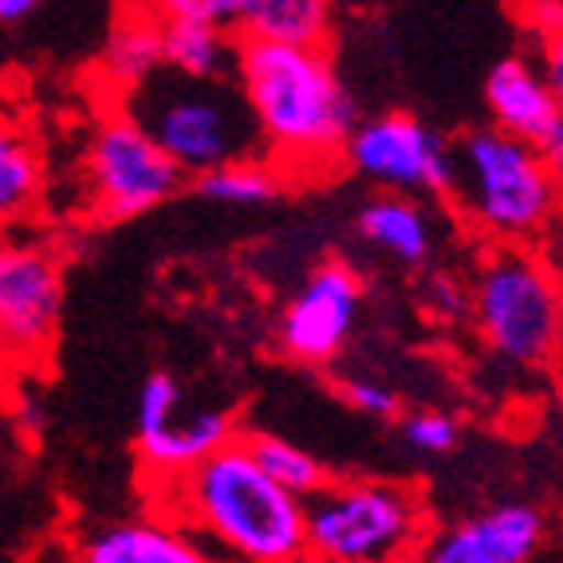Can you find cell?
I'll return each mask as SVG.
<instances>
[{
	"mask_svg": "<svg viewBox=\"0 0 563 563\" xmlns=\"http://www.w3.org/2000/svg\"><path fill=\"white\" fill-rule=\"evenodd\" d=\"M158 481L166 517L209 540L213 555L249 563L308 560V505L264 470L244 438Z\"/></svg>",
	"mask_w": 563,
	"mask_h": 563,
	"instance_id": "1",
	"label": "cell"
},
{
	"mask_svg": "<svg viewBox=\"0 0 563 563\" xmlns=\"http://www.w3.org/2000/svg\"><path fill=\"white\" fill-rule=\"evenodd\" d=\"M236 84L261 122L268 158L284 166H311L347 151L358 119L328 47L244 36Z\"/></svg>",
	"mask_w": 563,
	"mask_h": 563,
	"instance_id": "2",
	"label": "cell"
},
{
	"mask_svg": "<svg viewBox=\"0 0 563 563\" xmlns=\"http://www.w3.org/2000/svg\"><path fill=\"white\" fill-rule=\"evenodd\" d=\"M461 217L493 241L532 244L560 221L563 181L548 169L532 139L481 126L453 146V189Z\"/></svg>",
	"mask_w": 563,
	"mask_h": 563,
	"instance_id": "3",
	"label": "cell"
},
{
	"mask_svg": "<svg viewBox=\"0 0 563 563\" xmlns=\"http://www.w3.org/2000/svg\"><path fill=\"white\" fill-rule=\"evenodd\" d=\"M126 111L194 178L225 162L268 154L261 122L236 79H194L162 67L146 84L126 91Z\"/></svg>",
	"mask_w": 563,
	"mask_h": 563,
	"instance_id": "4",
	"label": "cell"
},
{
	"mask_svg": "<svg viewBox=\"0 0 563 563\" xmlns=\"http://www.w3.org/2000/svg\"><path fill=\"white\" fill-rule=\"evenodd\" d=\"M473 323L488 355L520 371L555 358L563 339V276L532 244L497 241L470 284Z\"/></svg>",
	"mask_w": 563,
	"mask_h": 563,
	"instance_id": "5",
	"label": "cell"
},
{
	"mask_svg": "<svg viewBox=\"0 0 563 563\" xmlns=\"http://www.w3.org/2000/svg\"><path fill=\"white\" fill-rule=\"evenodd\" d=\"M308 505V555L328 563H383L422 555L426 505L398 481H328Z\"/></svg>",
	"mask_w": 563,
	"mask_h": 563,
	"instance_id": "6",
	"label": "cell"
},
{
	"mask_svg": "<svg viewBox=\"0 0 563 563\" xmlns=\"http://www.w3.org/2000/svg\"><path fill=\"white\" fill-rule=\"evenodd\" d=\"M186 169L169 158V151L154 139L126 107L91 131L87 142V181L91 206L99 221H131L158 209L181 189Z\"/></svg>",
	"mask_w": 563,
	"mask_h": 563,
	"instance_id": "7",
	"label": "cell"
},
{
	"mask_svg": "<svg viewBox=\"0 0 563 563\" xmlns=\"http://www.w3.org/2000/svg\"><path fill=\"white\" fill-rule=\"evenodd\" d=\"M343 158L358 178L383 189H398V194L445 198L453 189V146L438 131H430L422 119L402 111L358 122Z\"/></svg>",
	"mask_w": 563,
	"mask_h": 563,
	"instance_id": "8",
	"label": "cell"
},
{
	"mask_svg": "<svg viewBox=\"0 0 563 563\" xmlns=\"http://www.w3.org/2000/svg\"><path fill=\"white\" fill-rule=\"evenodd\" d=\"M64 316L59 256L36 241H9L0 253V335L9 358L47 355Z\"/></svg>",
	"mask_w": 563,
	"mask_h": 563,
	"instance_id": "9",
	"label": "cell"
},
{
	"mask_svg": "<svg viewBox=\"0 0 563 563\" xmlns=\"http://www.w3.org/2000/svg\"><path fill=\"white\" fill-rule=\"evenodd\" d=\"M358 300H363V280H358L355 268L347 261H323L284 311V355L300 358V363L335 358L347 343L351 328H355Z\"/></svg>",
	"mask_w": 563,
	"mask_h": 563,
	"instance_id": "10",
	"label": "cell"
},
{
	"mask_svg": "<svg viewBox=\"0 0 563 563\" xmlns=\"http://www.w3.org/2000/svg\"><path fill=\"white\" fill-rule=\"evenodd\" d=\"M548 540V520L536 505L508 500L481 512V517L457 520L453 528L430 532L422 544V560L433 563H528L540 555Z\"/></svg>",
	"mask_w": 563,
	"mask_h": 563,
	"instance_id": "11",
	"label": "cell"
},
{
	"mask_svg": "<svg viewBox=\"0 0 563 563\" xmlns=\"http://www.w3.org/2000/svg\"><path fill=\"white\" fill-rule=\"evenodd\" d=\"M186 525L169 517L151 520H119L99 532L84 536L79 555L87 563H201L213 560V548L198 544Z\"/></svg>",
	"mask_w": 563,
	"mask_h": 563,
	"instance_id": "12",
	"label": "cell"
},
{
	"mask_svg": "<svg viewBox=\"0 0 563 563\" xmlns=\"http://www.w3.org/2000/svg\"><path fill=\"white\" fill-rule=\"evenodd\" d=\"M485 103L497 126H505V131L520 134V139H532V142L563 114L540 59H528V56L500 59V64L488 71Z\"/></svg>",
	"mask_w": 563,
	"mask_h": 563,
	"instance_id": "13",
	"label": "cell"
},
{
	"mask_svg": "<svg viewBox=\"0 0 563 563\" xmlns=\"http://www.w3.org/2000/svg\"><path fill=\"white\" fill-rule=\"evenodd\" d=\"M236 438V422L229 410H198L189 418H174L166 430L142 433L139 438V457L154 477H174V473L198 465L213 450Z\"/></svg>",
	"mask_w": 563,
	"mask_h": 563,
	"instance_id": "14",
	"label": "cell"
},
{
	"mask_svg": "<svg viewBox=\"0 0 563 563\" xmlns=\"http://www.w3.org/2000/svg\"><path fill=\"white\" fill-rule=\"evenodd\" d=\"M358 236L366 244H375L383 253H390L398 264H418L430 261L433 253V221L422 206L398 189L383 194V198H371L358 209Z\"/></svg>",
	"mask_w": 563,
	"mask_h": 563,
	"instance_id": "15",
	"label": "cell"
},
{
	"mask_svg": "<svg viewBox=\"0 0 563 563\" xmlns=\"http://www.w3.org/2000/svg\"><path fill=\"white\" fill-rule=\"evenodd\" d=\"M166 40V67L194 79H236L241 44L229 36V29L198 24V20H162Z\"/></svg>",
	"mask_w": 563,
	"mask_h": 563,
	"instance_id": "16",
	"label": "cell"
},
{
	"mask_svg": "<svg viewBox=\"0 0 563 563\" xmlns=\"http://www.w3.org/2000/svg\"><path fill=\"white\" fill-rule=\"evenodd\" d=\"M335 9L331 0H249L244 32L280 44H311L328 47Z\"/></svg>",
	"mask_w": 563,
	"mask_h": 563,
	"instance_id": "17",
	"label": "cell"
},
{
	"mask_svg": "<svg viewBox=\"0 0 563 563\" xmlns=\"http://www.w3.org/2000/svg\"><path fill=\"white\" fill-rule=\"evenodd\" d=\"M166 67V40H162V16H131L111 32L103 52V76L119 91H134L139 84Z\"/></svg>",
	"mask_w": 563,
	"mask_h": 563,
	"instance_id": "18",
	"label": "cell"
},
{
	"mask_svg": "<svg viewBox=\"0 0 563 563\" xmlns=\"http://www.w3.org/2000/svg\"><path fill=\"white\" fill-rule=\"evenodd\" d=\"M198 194L217 206H236V209H256L273 206L284 194V178L276 169L264 166V158H244L225 162V166L198 174Z\"/></svg>",
	"mask_w": 563,
	"mask_h": 563,
	"instance_id": "19",
	"label": "cell"
},
{
	"mask_svg": "<svg viewBox=\"0 0 563 563\" xmlns=\"http://www.w3.org/2000/svg\"><path fill=\"white\" fill-rule=\"evenodd\" d=\"M244 442H249V450H253V457L261 461L264 470L273 473L284 488H291L296 497H303V500L316 497V493L331 481L328 470H323L308 450L284 442V438H276V433H244Z\"/></svg>",
	"mask_w": 563,
	"mask_h": 563,
	"instance_id": "20",
	"label": "cell"
},
{
	"mask_svg": "<svg viewBox=\"0 0 563 563\" xmlns=\"http://www.w3.org/2000/svg\"><path fill=\"white\" fill-rule=\"evenodd\" d=\"M40 194V154L24 134L9 131L0 134V213L4 221H16L29 213Z\"/></svg>",
	"mask_w": 563,
	"mask_h": 563,
	"instance_id": "21",
	"label": "cell"
},
{
	"mask_svg": "<svg viewBox=\"0 0 563 563\" xmlns=\"http://www.w3.org/2000/svg\"><path fill=\"white\" fill-rule=\"evenodd\" d=\"M154 16L162 20H198L217 29H244L249 0H151Z\"/></svg>",
	"mask_w": 563,
	"mask_h": 563,
	"instance_id": "22",
	"label": "cell"
},
{
	"mask_svg": "<svg viewBox=\"0 0 563 563\" xmlns=\"http://www.w3.org/2000/svg\"><path fill=\"white\" fill-rule=\"evenodd\" d=\"M181 410V386L169 375H151L139 390V410H134V426L142 433H158L166 430Z\"/></svg>",
	"mask_w": 563,
	"mask_h": 563,
	"instance_id": "23",
	"label": "cell"
},
{
	"mask_svg": "<svg viewBox=\"0 0 563 563\" xmlns=\"http://www.w3.org/2000/svg\"><path fill=\"white\" fill-rule=\"evenodd\" d=\"M461 438V426L442 410H418L402 418V442L418 453H450Z\"/></svg>",
	"mask_w": 563,
	"mask_h": 563,
	"instance_id": "24",
	"label": "cell"
},
{
	"mask_svg": "<svg viewBox=\"0 0 563 563\" xmlns=\"http://www.w3.org/2000/svg\"><path fill=\"white\" fill-rule=\"evenodd\" d=\"M339 395L347 398L351 410L371 413V418H383V422L398 418V410H402V398H398L395 386L383 383V378H371V375L339 378Z\"/></svg>",
	"mask_w": 563,
	"mask_h": 563,
	"instance_id": "25",
	"label": "cell"
},
{
	"mask_svg": "<svg viewBox=\"0 0 563 563\" xmlns=\"http://www.w3.org/2000/svg\"><path fill=\"white\" fill-rule=\"evenodd\" d=\"M536 59H540L548 84H552L555 99H560V107H563V29L540 36V52H536Z\"/></svg>",
	"mask_w": 563,
	"mask_h": 563,
	"instance_id": "26",
	"label": "cell"
},
{
	"mask_svg": "<svg viewBox=\"0 0 563 563\" xmlns=\"http://www.w3.org/2000/svg\"><path fill=\"white\" fill-rule=\"evenodd\" d=\"M536 151L544 154L548 169H552L555 178L563 181V114L552 122V126H548L544 134H540V139H536Z\"/></svg>",
	"mask_w": 563,
	"mask_h": 563,
	"instance_id": "27",
	"label": "cell"
},
{
	"mask_svg": "<svg viewBox=\"0 0 563 563\" xmlns=\"http://www.w3.org/2000/svg\"><path fill=\"white\" fill-rule=\"evenodd\" d=\"M40 4H44V0H0V20H4V24H20V20H29Z\"/></svg>",
	"mask_w": 563,
	"mask_h": 563,
	"instance_id": "28",
	"label": "cell"
},
{
	"mask_svg": "<svg viewBox=\"0 0 563 563\" xmlns=\"http://www.w3.org/2000/svg\"><path fill=\"white\" fill-rule=\"evenodd\" d=\"M552 366L560 371V378H563V339H560V347H555V358H552Z\"/></svg>",
	"mask_w": 563,
	"mask_h": 563,
	"instance_id": "29",
	"label": "cell"
},
{
	"mask_svg": "<svg viewBox=\"0 0 563 563\" xmlns=\"http://www.w3.org/2000/svg\"><path fill=\"white\" fill-rule=\"evenodd\" d=\"M555 241H560V253H563V209H560V221H555Z\"/></svg>",
	"mask_w": 563,
	"mask_h": 563,
	"instance_id": "30",
	"label": "cell"
}]
</instances>
